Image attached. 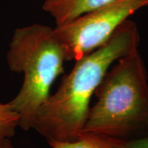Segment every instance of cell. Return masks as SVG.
Masks as SVG:
<instances>
[{
	"label": "cell",
	"instance_id": "obj_1",
	"mask_svg": "<svg viewBox=\"0 0 148 148\" xmlns=\"http://www.w3.org/2000/svg\"><path fill=\"white\" fill-rule=\"evenodd\" d=\"M139 42L137 25L126 20L106 43L75 60L57 91L40 108L32 128L47 141L73 140L78 137L87 119L91 97L109 67L138 49Z\"/></svg>",
	"mask_w": 148,
	"mask_h": 148
},
{
	"label": "cell",
	"instance_id": "obj_2",
	"mask_svg": "<svg viewBox=\"0 0 148 148\" xmlns=\"http://www.w3.org/2000/svg\"><path fill=\"white\" fill-rule=\"evenodd\" d=\"M95 95L82 133L121 140L148 134V75L138 49L116 60Z\"/></svg>",
	"mask_w": 148,
	"mask_h": 148
},
{
	"label": "cell",
	"instance_id": "obj_3",
	"mask_svg": "<svg viewBox=\"0 0 148 148\" xmlns=\"http://www.w3.org/2000/svg\"><path fill=\"white\" fill-rule=\"evenodd\" d=\"M7 60L10 71L24 74L21 89L9 103L19 114L18 126L28 130L51 85L64 72V50L52 28L34 24L16 29Z\"/></svg>",
	"mask_w": 148,
	"mask_h": 148
},
{
	"label": "cell",
	"instance_id": "obj_4",
	"mask_svg": "<svg viewBox=\"0 0 148 148\" xmlns=\"http://www.w3.org/2000/svg\"><path fill=\"white\" fill-rule=\"evenodd\" d=\"M148 0H117L89 11L53 29L66 61L77 60L101 47L130 16Z\"/></svg>",
	"mask_w": 148,
	"mask_h": 148
},
{
	"label": "cell",
	"instance_id": "obj_5",
	"mask_svg": "<svg viewBox=\"0 0 148 148\" xmlns=\"http://www.w3.org/2000/svg\"><path fill=\"white\" fill-rule=\"evenodd\" d=\"M115 1L117 0H46L42 8L59 25Z\"/></svg>",
	"mask_w": 148,
	"mask_h": 148
},
{
	"label": "cell",
	"instance_id": "obj_6",
	"mask_svg": "<svg viewBox=\"0 0 148 148\" xmlns=\"http://www.w3.org/2000/svg\"><path fill=\"white\" fill-rule=\"evenodd\" d=\"M123 141L94 133H82L75 140L48 143L51 148H123Z\"/></svg>",
	"mask_w": 148,
	"mask_h": 148
},
{
	"label": "cell",
	"instance_id": "obj_7",
	"mask_svg": "<svg viewBox=\"0 0 148 148\" xmlns=\"http://www.w3.org/2000/svg\"><path fill=\"white\" fill-rule=\"evenodd\" d=\"M20 116L10 103L0 102V137L10 138L14 136L19 125Z\"/></svg>",
	"mask_w": 148,
	"mask_h": 148
},
{
	"label": "cell",
	"instance_id": "obj_8",
	"mask_svg": "<svg viewBox=\"0 0 148 148\" xmlns=\"http://www.w3.org/2000/svg\"><path fill=\"white\" fill-rule=\"evenodd\" d=\"M123 148H148V134L134 139L124 140Z\"/></svg>",
	"mask_w": 148,
	"mask_h": 148
},
{
	"label": "cell",
	"instance_id": "obj_9",
	"mask_svg": "<svg viewBox=\"0 0 148 148\" xmlns=\"http://www.w3.org/2000/svg\"><path fill=\"white\" fill-rule=\"evenodd\" d=\"M0 148H13L10 138L0 137Z\"/></svg>",
	"mask_w": 148,
	"mask_h": 148
}]
</instances>
